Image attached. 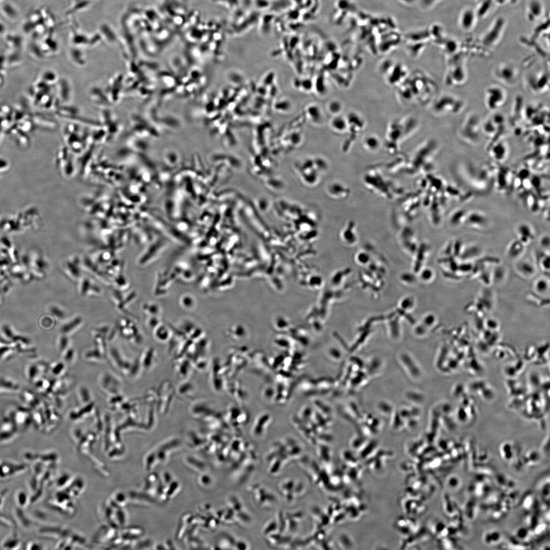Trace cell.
I'll list each match as a JSON object with an SVG mask.
<instances>
[{
    "instance_id": "cell-12",
    "label": "cell",
    "mask_w": 550,
    "mask_h": 550,
    "mask_svg": "<svg viewBox=\"0 0 550 550\" xmlns=\"http://www.w3.org/2000/svg\"><path fill=\"white\" fill-rule=\"evenodd\" d=\"M20 389L19 384L15 380L4 376H0V393L16 392Z\"/></svg>"
},
{
    "instance_id": "cell-18",
    "label": "cell",
    "mask_w": 550,
    "mask_h": 550,
    "mask_svg": "<svg viewBox=\"0 0 550 550\" xmlns=\"http://www.w3.org/2000/svg\"><path fill=\"white\" fill-rule=\"evenodd\" d=\"M14 351L9 350L8 349H0V361H7L13 357Z\"/></svg>"
},
{
    "instance_id": "cell-10",
    "label": "cell",
    "mask_w": 550,
    "mask_h": 550,
    "mask_svg": "<svg viewBox=\"0 0 550 550\" xmlns=\"http://www.w3.org/2000/svg\"><path fill=\"white\" fill-rule=\"evenodd\" d=\"M449 74H450L451 83L453 86H460L465 84L467 80V71L462 64L454 65Z\"/></svg>"
},
{
    "instance_id": "cell-1",
    "label": "cell",
    "mask_w": 550,
    "mask_h": 550,
    "mask_svg": "<svg viewBox=\"0 0 550 550\" xmlns=\"http://www.w3.org/2000/svg\"><path fill=\"white\" fill-rule=\"evenodd\" d=\"M482 122L475 113H470L464 117L458 129L460 138L468 144L476 145L481 140Z\"/></svg>"
},
{
    "instance_id": "cell-16",
    "label": "cell",
    "mask_w": 550,
    "mask_h": 550,
    "mask_svg": "<svg viewBox=\"0 0 550 550\" xmlns=\"http://www.w3.org/2000/svg\"><path fill=\"white\" fill-rule=\"evenodd\" d=\"M21 398L24 403L29 405V408L33 407V405H36L37 397L31 391L29 390H23L22 393Z\"/></svg>"
},
{
    "instance_id": "cell-5",
    "label": "cell",
    "mask_w": 550,
    "mask_h": 550,
    "mask_svg": "<svg viewBox=\"0 0 550 550\" xmlns=\"http://www.w3.org/2000/svg\"><path fill=\"white\" fill-rule=\"evenodd\" d=\"M488 149L490 156L498 163H502L507 159L509 154V147L502 139H498L497 142L491 144Z\"/></svg>"
},
{
    "instance_id": "cell-17",
    "label": "cell",
    "mask_w": 550,
    "mask_h": 550,
    "mask_svg": "<svg viewBox=\"0 0 550 550\" xmlns=\"http://www.w3.org/2000/svg\"><path fill=\"white\" fill-rule=\"evenodd\" d=\"M93 283L87 277H84L80 281L79 291L81 295H88Z\"/></svg>"
},
{
    "instance_id": "cell-6",
    "label": "cell",
    "mask_w": 550,
    "mask_h": 550,
    "mask_svg": "<svg viewBox=\"0 0 550 550\" xmlns=\"http://www.w3.org/2000/svg\"><path fill=\"white\" fill-rule=\"evenodd\" d=\"M18 427L11 415L0 423V442H7L17 433Z\"/></svg>"
},
{
    "instance_id": "cell-4",
    "label": "cell",
    "mask_w": 550,
    "mask_h": 550,
    "mask_svg": "<svg viewBox=\"0 0 550 550\" xmlns=\"http://www.w3.org/2000/svg\"><path fill=\"white\" fill-rule=\"evenodd\" d=\"M489 218L487 214L480 210H468L463 226L476 230H482L489 227Z\"/></svg>"
},
{
    "instance_id": "cell-20",
    "label": "cell",
    "mask_w": 550,
    "mask_h": 550,
    "mask_svg": "<svg viewBox=\"0 0 550 550\" xmlns=\"http://www.w3.org/2000/svg\"><path fill=\"white\" fill-rule=\"evenodd\" d=\"M52 311H54V314L56 316L59 317V318L61 319V318H64L65 317V314L63 310H62V309H60V308H59L58 307H54L53 308H52Z\"/></svg>"
},
{
    "instance_id": "cell-2",
    "label": "cell",
    "mask_w": 550,
    "mask_h": 550,
    "mask_svg": "<svg viewBox=\"0 0 550 550\" xmlns=\"http://www.w3.org/2000/svg\"><path fill=\"white\" fill-rule=\"evenodd\" d=\"M507 99V91L504 86L499 84H491L484 90V105L490 112H496L504 106Z\"/></svg>"
},
{
    "instance_id": "cell-15",
    "label": "cell",
    "mask_w": 550,
    "mask_h": 550,
    "mask_svg": "<svg viewBox=\"0 0 550 550\" xmlns=\"http://www.w3.org/2000/svg\"><path fill=\"white\" fill-rule=\"evenodd\" d=\"M82 317L76 316L63 325L61 328L62 332L65 334L71 333L78 328L82 324Z\"/></svg>"
},
{
    "instance_id": "cell-14",
    "label": "cell",
    "mask_w": 550,
    "mask_h": 550,
    "mask_svg": "<svg viewBox=\"0 0 550 550\" xmlns=\"http://www.w3.org/2000/svg\"><path fill=\"white\" fill-rule=\"evenodd\" d=\"M475 15L471 9L464 11L460 19V24L464 30L470 29L474 24Z\"/></svg>"
},
{
    "instance_id": "cell-11",
    "label": "cell",
    "mask_w": 550,
    "mask_h": 550,
    "mask_svg": "<svg viewBox=\"0 0 550 550\" xmlns=\"http://www.w3.org/2000/svg\"><path fill=\"white\" fill-rule=\"evenodd\" d=\"M468 210L463 208H456L450 214L449 222L453 227H458L464 225Z\"/></svg>"
},
{
    "instance_id": "cell-9",
    "label": "cell",
    "mask_w": 550,
    "mask_h": 550,
    "mask_svg": "<svg viewBox=\"0 0 550 550\" xmlns=\"http://www.w3.org/2000/svg\"><path fill=\"white\" fill-rule=\"evenodd\" d=\"M24 407H18L15 411L11 414L18 428L19 427L24 429L32 423V413Z\"/></svg>"
},
{
    "instance_id": "cell-3",
    "label": "cell",
    "mask_w": 550,
    "mask_h": 550,
    "mask_svg": "<svg viewBox=\"0 0 550 550\" xmlns=\"http://www.w3.org/2000/svg\"><path fill=\"white\" fill-rule=\"evenodd\" d=\"M493 76L503 86L513 87L517 83L519 71L516 66L510 63H502L495 67Z\"/></svg>"
},
{
    "instance_id": "cell-8",
    "label": "cell",
    "mask_w": 550,
    "mask_h": 550,
    "mask_svg": "<svg viewBox=\"0 0 550 550\" xmlns=\"http://www.w3.org/2000/svg\"><path fill=\"white\" fill-rule=\"evenodd\" d=\"M512 176V171L507 167H503L497 170L494 181L497 188L501 191H505L512 184L514 179Z\"/></svg>"
},
{
    "instance_id": "cell-7",
    "label": "cell",
    "mask_w": 550,
    "mask_h": 550,
    "mask_svg": "<svg viewBox=\"0 0 550 550\" xmlns=\"http://www.w3.org/2000/svg\"><path fill=\"white\" fill-rule=\"evenodd\" d=\"M517 239L524 245L530 243L535 237L533 227L529 223L522 222L516 227Z\"/></svg>"
},
{
    "instance_id": "cell-13",
    "label": "cell",
    "mask_w": 550,
    "mask_h": 550,
    "mask_svg": "<svg viewBox=\"0 0 550 550\" xmlns=\"http://www.w3.org/2000/svg\"><path fill=\"white\" fill-rule=\"evenodd\" d=\"M79 265V261L76 259L67 261L66 263V270L69 276L73 279H77L81 276V270Z\"/></svg>"
},
{
    "instance_id": "cell-19",
    "label": "cell",
    "mask_w": 550,
    "mask_h": 550,
    "mask_svg": "<svg viewBox=\"0 0 550 550\" xmlns=\"http://www.w3.org/2000/svg\"><path fill=\"white\" fill-rule=\"evenodd\" d=\"M126 278L123 274H118L115 279V282L119 288L125 287L127 285Z\"/></svg>"
},
{
    "instance_id": "cell-21",
    "label": "cell",
    "mask_w": 550,
    "mask_h": 550,
    "mask_svg": "<svg viewBox=\"0 0 550 550\" xmlns=\"http://www.w3.org/2000/svg\"><path fill=\"white\" fill-rule=\"evenodd\" d=\"M549 236L546 235H544L542 236L541 237V239H540L541 244L542 246H544V247L546 246V245H547V246H549Z\"/></svg>"
}]
</instances>
